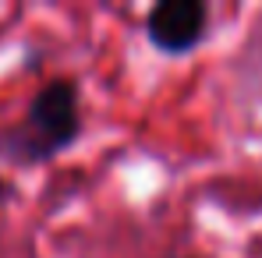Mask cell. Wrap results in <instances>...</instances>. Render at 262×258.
<instances>
[{
	"label": "cell",
	"instance_id": "cell-2",
	"mask_svg": "<svg viewBox=\"0 0 262 258\" xmlns=\"http://www.w3.org/2000/svg\"><path fill=\"white\" fill-rule=\"evenodd\" d=\"M213 11L206 0H156L145 11V43L163 57H188L209 39Z\"/></svg>",
	"mask_w": 262,
	"mask_h": 258
},
{
	"label": "cell",
	"instance_id": "cell-1",
	"mask_svg": "<svg viewBox=\"0 0 262 258\" xmlns=\"http://www.w3.org/2000/svg\"><path fill=\"white\" fill-rule=\"evenodd\" d=\"M82 88L75 78H50L25 106V113L0 128V167L36 170L64 156L82 138Z\"/></svg>",
	"mask_w": 262,
	"mask_h": 258
},
{
	"label": "cell",
	"instance_id": "cell-3",
	"mask_svg": "<svg viewBox=\"0 0 262 258\" xmlns=\"http://www.w3.org/2000/svg\"><path fill=\"white\" fill-rule=\"evenodd\" d=\"M11 195H14L11 180H4V177H0V205H7V202H11Z\"/></svg>",
	"mask_w": 262,
	"mask_h": 258
}]
</instances>
